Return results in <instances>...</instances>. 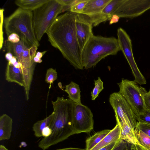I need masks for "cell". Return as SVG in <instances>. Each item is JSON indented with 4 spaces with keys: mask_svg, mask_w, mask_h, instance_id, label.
I'll return each instance as SVG.
<instances>
[{
    "mask_svg": "<svg viewBox=\"0 0 150 150\" xmlns=\"http://www.w3.org/2000/svg\"><path fill=\"white\" fill-rule=\"evenodd\" d=\"M34 62L35 63H41L42 62V60L38 57L35 56L33 59Z\"/></svg>",
    "mask_w": 150,
    "mask_h": 150,
    "instance_id": "43",
    "label": "cell"
},
{
    "mask_svg": "<svg viewBox=\"0 0 150 150\" xmlns=\"http://www.w3.org/2000/svg\"><path fill=\"white\" fill-rule=\"evenodd\" d=\"M94 87L91 92V100H95L104 88L103 82L100 77L94 81Z\"/></svg>",
    "mask_w": 150,
    "mask_h": 150,
    "instance_id": "26",
    "label": "cell"
},
{
    "mask_svg": "<svg viewBox=\"0 0 150 150\" xmlns=\"http://www.w3.org/2000/svg\"><path fill=\"white\" fill-rule=\"evenodd\" d=\"M111 131L106 129L95 133L87 139L86 141V150H91L98 144Z\"/></svg>",
    "mask_w": 150,
    "mask_h": 150,
    "instance_id": "22",
    "label": "cell"
},
{
    "mask_svg": "<svg viewBox=\"0 0 150 150\" xmlns=\"http://www.w3.org/2000/svg\"><path fill=\"white\" fill-rule=\"evenodd\" d=\"M93 114L91 109L82 104L75 103L73 124L75 134L88 133L93 129Z\"/></svg>",
    "mask_w": 150,
    "mask_h": 150,
    "instance_id": "9",
    "label": "cell"
},
{
    "mask_svg": "<svg viewBox=\"0 0 150 150\" xmlns=\"http://www.w3.org/2000/svg\"><path fill=\"white\" fill-rule=\"evenodd\" d=\"M12 119L6 114L0 117V141L9 139L11 135Z\"/></svg>",
    "mask_w": 150,
    "mask_h": 150,
    "instance_id": "15",
    "label": "cell"
},
{
    "mask_svg": "<svg viewBox=\"0 0 150 150\" xmlns=\"http://www.w3.org/2000/svg\"><path fill=\"white\" fill-rule=\"evenodd\" d=\"M5 46L8 52L11 53L16 58L18 62L21 63L23 51L27 46L25 43L21 40L16 43H12L6 40Z\"/></svg>",
    "mask_w": 150,
    "mask_h": 150,
    "instance_id": "18",
    "label": "cell"
},
{
    "mask_svg": "<svg viewBox=\"0 0 150 150\" xmlns=\"http://www.w3.org/2000/svg\"><path fill=\"white\" fill-rule=\"evenodd\" d=\"M35 65V63L34 62L30 68H27L23 67L21 63L18 62V67L20 69L23 76V87L25 91L27 100H28L29 99V91Z\"/></svg>",
    "mask_w": 150,
    "mask_h": 150,
    "instance_id": "14",
    "label": "cell"
},
{
    "mask_svg": "<svg viewBox=\"0 0 150 150\" xmlns=\"http://www.w3.org/2000/svg\"><path fill=\"white\" fill-rule=\"evenodd\" d=\"M38 47L35 46H33L30 48V54L32 59L35 57L36 55V52L38 49Z\"/></svg>",
    "mask_w": 150,
    "mask_h": 150,
    "instance_id": "37",
    "label": "cell"
},
{
    "mask_svg": "<svg viewBox=\"0 0 150 150\" xmlns=\"http://www.w3.org/2000/svg\"><path fill=\"white\" fill-rule=\"evenodd\" d=\"M63 9L57 0H49L33 11L34 33L39 42Z\"/></svg>",
    "mask_w": 150,
    "mask_h": 150,
    "instance_id": "5",
    "label": "cell"
},
{
    "mask_svg": "<svg viewBox=\"0 0 150 150\" xmlns=\"http://www.w3.org/2000/svg\"><path fill=\"white\" fill-rule=\"evenodd\" d=\"M0 150H8L5 146L3 145H0Z\"/></svg>",
    "mask_w": 150,
    "mask_h": 150,
    "instance_id": "44",
    "label": "cell"
},
{
    "mask_svg": "<svg viewBox=\"0 0 150 150\" xmlns=\"http://www.w3.org/2000/svg\"><path fill=\"white\" fill-rule=\"evenodd\" d=\"M149 9L150 0H121L113 15L120 18H132L141 15Z\"/></svg>",
    "mask_w": 150,
    "mask_h": 150,
    "instance_id": "10",
    "label": "cell"
},
{
    "mask_svg": "<svg viewBox=\"0 0 150 150\" xmlns=\"http://www.w3.org/2000/svg\"><path fill=\"white\" fill-rule=\"evenodd\" d=\"M120 18L116 15H113L110 20V24H112L117 23Z\"/></svg>",
    "mask_w": 150,
    "mask_h": 150,
    "instance_id": "38",
    "label": "cell"
},
{
    "mask_svg": "<svg viewBox=\"0 0 150 150\" xmlns=\"http://www.w3.org/2000/svg\"><path fill=\"white\" fill-rule=\"evenodd\" d=\"M47 51H45L43 52H36L35 56L41 59L42 56L46 53Z\"/></svg>",
    "mask_w": 150,
    "mask_h": 150,
    "instance_id": "41",
    "label": "cell"
},
{
    "mask_svg": "<svg viewBox=\"0 0 150 150\" xmlns=\"http://www.w3.org/2000/svg\"><path fill=\"white\" fill-rule=\"evenodd\" d=\"M120 127L118 123H117L115 127L97 145L91 150H98L114 142H117L120 139Z\"/></svg>",
    "mask_w": 150,
    "mask_h": 150,
    "instance_id": "16",
    "label": "cell"
},
{
    "mask_svg": "<svg viewBox=\"0 0 150 150\" xmlns=\"http://www.w3.org/2000/svg\"><path fill=\"white\" fill-rule=\"evenodd\" d=\"M137 122L150 125V111L146 109L136 118Z\"/></svg>",
    "mask_w": 150,
    "mask_h": 150,
    "instance_id": "30",
    "label": "cell"
},
{
    "mask_svg": "<svg viewBox=\"0 0 150 150\" xmlns=\"http://www.w3.org/2000/svg\"><path fill=\"white\" fill-rule=\"evenodd\" d=\"M6 80L9 82L16 83L23 87V76L20 69L7 64L5 72Z\"/></svg>",
    "mask_w": 150,
    "mask_h": 150,
    "instance_id": "17",
    "label": "cell"
},
{
    "mask_svg": "<svg viewBox=\"0 0 150 150\" xmlns=\"http://www.w3.org/2000/svg\"><path fill=\"white\" fill-rule=\"evenodd\" d=\"M76 14L68 11L58 16L46 33L52 46L76 69H83L76 31Z\"/></svg>",
    "mask_w": 150,
    "mask_h": 150,
    "instance_id": "1",
    "label": "cell"
},
{
    "mask_svg": "<svg viewBox=\"0 0 150 150\" xmlns=\"http://www.w3.org/2000/svg\"><path fill=\"white\" fill-rule=\"evenodd\" d=\"M112 150H136V145L120 139Z\"/></svg>",
    "mask_w": 150,
    "mask_h": 150,
    "instance_id": "27",
    "label": "cell"
},
{
    "mask_svg": "<svg viewBox=\"0 0 150 150\" xmlns=\"http://www.w3.org/2000/svg\"><path fill=\"white\" fill-rule=\"evenodd\" d=\"M137 144L144 150H150V137L141 131L134 130Z\"/></svg>",
    "mask_w": 150,
    "mask_h": 150,
    "instance_id": "24",
    "label": "cell"
},
{
    "mask_svg": "<svg viewBox=\"0 0 150 150\" xmlns=\"http://www.w3.org/2000/svg\"><path fill=\"white\" fill-rule=\"evenodd\" d=\"M53 116V112L44 119L35 122L33 127V130L35 137H40L42 136V132L46 127L49 126Z\"/></svg>",
    "mask_w": 150,
    "mask_h": 150,
    "instance_id": "23",
    "label": "cell"
},
{
    "mask_svg": "<svg viewBox=\"0 0 150 150\" xmlns=\"http://www.w3.org/2000/svg\"><path fill=\"white\" fill-rule=\"evenodd\" d=\"M117 36L120 50L122 51L132 70L134 81L140 85L145 84V78L138 68L133 54L131 40L126 31L121 28L117 30Z\"/></svg>",
    "mask_w": 150,
    "mask_h": 150,
    "instance_id": "8",
    "label": "cell"
},
{
    "mask_svg": "<svg viewBox=\"0 0 150 150\" xmlns=\"http://www.w3.org/2000/svg\"><path fill=\"white\" fill-rule=\"evenodd\" d=\"M4 9H0V49H1L3 47L4 42L3 32V26L4 23Z\"/></svg>",
    "mask_w": 150,
    "mask_h": 150,
    "instance_id": "32",
    "label": "cell"
},
{
    "mask_svg": "<svg viewBox=\"0 0 150 150\" xmlns=\"http://www.w3.org/2000/svg\"><path fill=\"white\" fill-rule=\"evenodd\" d=\"M134 130L141 131L150 137V125L137 122Z\"/></svg>",
    "mask_w": 150,
    "mask_h": 150,
    "instance_id": "31",
    "label": "cell"
},
{
    "mask_svg": "<svg viewBox=\"0 0 150 150\" xmlns=\"http://www.w3.org/2000/svg\"><path fill=\"white\" fill-rule=\"evenodd\" d=\"M30 47H28L27 46L25 48L21 63L23 67L27 68H30L35 62L31 57L30 54Z\"/></svg>",
    "mask_w": 150,
    "mask_h": 150,
    "instance_id": "25",
    "label": "cell"
},
{
    "mask_svg": "<svg viewBox=\"0 0 150 150\" xmlns=\"http://www.w3.org/2000/svg\"><path fill=\"white\" fill-rule=\"evenodd\" d=\"M121 1L111 0L100 13L89 16L93 23V26H96L102 22L110 21Z\"/></svg>",
    "mask_w": 150,
    "mask_h": 150,
    "instance_id": "12",
    "label": "cell"
},
{
    "mask_svg": "<svg viewBox=\"0 0 150 150\" xmlns=\"http://www.w3.org/2000/svg\"><path fill=\"white\" fill-rule=\"evenodd\" d=\"M136 150H144L142 149L139 146L137 145H136Z\"/></svg>",
    "mask_w": 150,
    "mask_h": 150,
    "instance_id": "45",
    "label": "cell"
},
{
    "mask_svg": "<svg viewBox=\"0 0 150 150\" xmlns=\"http://www.w3.org/2000/svg\"><path fill=\"white\" fill-rule=\"evenodd\" d=\"M13 56L11 53L10 52H8L6 54L5 57L6 60H7L8 62H9Z\"/></svg>",
    "mask_w": 150,
    "mask_h": 150,
    "instance_id": "40",
    "label": "cell"
},
{
    "mask_svg": "<svg viewBox=\"0 0 150 150\" xmlns=\"http://www.w3.org/2000/svg\"><path fill=\"white\" fill-rule=\"evenodd\" d=\"M144 98L145 108L150 111V90L144 94Z\"/></svg>",
    "mask_w": 150,
    "mask_h": 150,
    "instance_id": "33",
    "label": "cell"
},
{
    "mask_svg": "<svg viewBox=\"0 0 150 150\" xmlns=\"http://www.w3.org/2000/svg\"><path fill=\"white\" fill-rule=\"evenodd\" d=\"M88 0H76L75 4L70 8L69 11L76 13H81Z\"/></svg>",
    "mask_w": 150,
    "mask_h": 150,
    "instance_id": "28",
    "label": "cell"
},
{
    "mask_svg": "<svg viewBox=\"0 0 150 150\" xmlns=\"http://www.w3.org/2000/svg\"><path fill=\"white\" fill-rule=\"evenodd\" d=\"M111 0H88L82 13L88 16L100 13Z\"/></svg>",
    "mask_w": 150,
    "mask_h": 150,
    "instance_id": "13",
    "label": "cell"
},
{
    "mask_svg": "<svg viewBox=\"0 0 150 150\" xmlns=\"http://www.w3.org/2000/svg\"><path fill=\"white\" fill-rule=\"evenodd\" d=\"M57 78V73L56 69L51 68L48 69L46 72L45 81L50 84H52Z\"/></svg>",
    "mask_w": 150,
    "mask_h": 150,
    "instance_id": "29",
    "label": "cell"
},
{
    "mask_svg": "<svg viewBox=\"0 0 150 150\" xmlns=\"http://www.w3.org/2000/svg\"><path fill=\"white\" fill-rule=\"evenodd\" d=\"M7 40L12 43H16L19 42L21 40V39L17 34L13 33L8 37Z\"/></svg>",
    "mask_w": 150,
    "mask_h": 150,
    "instance_id": "34",
    "label": "cell"
},
{
    "mask_svg": "<svg viewBox=\"0 0 150 150\" xmlns=\"http://www.w3.org/2000/svg\"><path fill=\"white\" fill-rule=\"evenodd\" d=\"M76 31L80 53L91 36L93 23L90 17L85 14L76 13Z\"/></svg>",
    "mask_w": 150,
    "mask_h": 150,
    "instance_id": "11",
    "label": "cell"
},
{
    "mask_svg": "<svg viewBox=\"0 0 150 150\" xmlns=\"http://www.w3.org/2000/svg\"><path fill=\"white\" fill-rule=\"evenodd\" d=\"M68 95L69 98L75 103L81 104V91L79 85L71 81L69 84L66 85L63 90Z\"/></svg>",
    "mask_w": 150,
    "mask_h": 150,
    "instance_id": "20",
    "label": "cell"
},
{
    "mask_svg": "<svg viewBox=\"0 0 150 150\" xmlns=\"http://www.w3.org/2000/svg\"><path fill=\"white\" fill-rule=\"evenodd\" d=\"M52 103L53 116L49 126L52 133L48 137H44L38 144V147L43 150L75 134L73 124L75 103L69 98L58 97Z\"/></svg>",
    "mask_w": 150,
    "mask_h": 150,
    "instance_id": "2",
    "label": "cell"
},
{
    "mask_svg": "<svg viewBox=\"0 0 150 150\" xmlns=\"http://www.w3.org/2000/svg\"><path fill=\"white\" fill-rule=\"evenodd\" d=\"M4 24L8 37L15 33L28 47L39 46L40 44L34 30L33 11L19 7L10 15L5 18Z\"/></svg>",
    "mask_w": 150,
    "mask_h": 150,
    "instance_id": "4",
    "label": "cell"
},
{
    "mask_svg": "<svg viewBox=\"0 0 150 150\" xmlns=\"http://www.w3.org/2000/svg\"><path fill=\"white\" fill-rule=\"evenodd\" d=\"M55 150H86V148L82 149L79 148H67L63 149H57Z\"/></svg>",
    "mask_w": 150,
    "mask_h": 150,
    "instance_id": "39",
    "label": "cell"
},
{
    "mask_svg": "<svg viewBox=\"0 0 150 150\" xmlns=\"http://www.w3.org/2000/svg\"><path fill=\"white\" fill-rule=\"evenodd\" d=\"M118 142V141H117ZM117 142L111 143L98 150H112Z\"/></svg>",
    "mask_w": 150,
    "mask_h": 150,
    "instance_id": "36",
    "label": "cell"
},
{
    "mask_svg": "<svg viewBox=\"0 0 150 150\" xmlns=\"http://www.w3.org/2000/svg\"><path fill=\"white\" fill-rule=\"evenodd\" d=\"M120 49L117 38L93 35L80 53L83 68L95 67L102 59L110 55H115Z\"/></svg>",
    "mask_w": 150,
    "mask_h": 150,
    "instance_id": "3",
    "label": "cell"
},
{
    "mask_svg": "<svg viewBox=\"0 0 150 150\" xmlns=\"http://www.w3.org/2000/svg\"><path fill=\"white\" fill-rule=\"evenodd\" d=\"M52 133V130L48 126L44 128L42 132V135L44 137H47L50 136Z\"/></svg>",
    "mask_w": 150,
    "mask_h": 150,
    "instance_id": "35",
    "label": "cell"
},
{
    "mask_svg": "<svg viewBox=\"0 0 150 150\" xmlns=\"http://www.w3.org/2000/svg\"><path fill=\"white\" fill-rule=\"evenodd\" d=\"M117 84L120 88L118 92L130 106L137 118L146 109L144 97L146 91L134 81L127 79H122Z\"/></svg>",
    "mask_w": 150,
    "mask_h": 150,
    "instance_id": "6",
    "label": "cell"
},
{
    "mask_svg": "<svg viewBox=\"0 0 150 150\" xmlns=\"http://www.w3.org/2000/svg\"><path fill=\"white\" fill-rule=\"evenodd\" d=\"M49 0H16L15 3L19 7L29 11H33Z\"/></svg>",
    "mask_w": 150,
    "mask_h": 150,
    "instance_id": "21",
    "label": "cell"
},
{
    "mask_svg": "<svg viewBox=\"0 0 150 150\" xmlns=\"http://www.w3.org/2000/svg\"><path fill=\"white\" fill-rule=\"evenodd\" d=\"M17 62L16 58L14 56H13L11 59L8 62V64L10 65H13L14 64Z\"/></svg>",
    "mask_w": 150,
    "mask_h": 150,
    "instance_id": "42",
    "label": "cell"
},
{
    "mask_svg": "<svg viewBox=\"0 0 150 150\" xmlns=\"http://www.w3.org/2000/svg\"><path fill=\"white\" fill-rule=\"evenodd\" d=\"M117 123L119 124L120 127V139L136 145L137 141L134 130L126 123L118 122Z\"/></svg>",
    "mask_w": 150,
    "mask_h": 150,
    "instance_id": "19",
    "label": "cell"
},
{
    "mask_svg": "<svg viewBox=\"0 0 150 150\" xmlns=\"http://www.w3.org/2000/svg\"><path fill=\"white\" fill-rule=\"evenodd\" d=\"M109 103L115 113L117 122L127 124L134 130L137 121L135 115L125 99L118 92L111 94Z\"/></svg>",
    "mask_w": 150,
    "mask_h": 150,
    "instance_id": "7",
    "label": "cell"
}]
</instances>
